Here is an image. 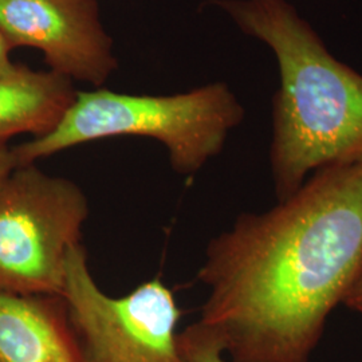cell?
<instances>
[{"label":"cell","mask_w":362,"mask_h":362,"mask_svg":"<svg viewBox=\"0 0 362 362\" xmlns=\"http://www.w3.org/2000/svg\"><path fill=\"white\" fill-rule=\"evenodd\" d=\"M362 263V163L318 169L212 238L199 321L233 362H310Z\"/></svg>","instance_id":"obj_1"},{"label":"cell","mask_w":362,"mask_h":362,"mask_svg":"<svg viewBox=\"0 0 362 362\" xmlns=\"http://www.w3.org/2000/svg\"><path fill=\"white\" fill-rule=\"evenodd\" d=\"M219 6L278 61L270 149L278 202L297 192L310 172L362 163L361 74L338 61L286 0H221Z\"/></svg>","instance_id":"obj_2"},{"label":"cell","mask_w":362,"mask_h":362,"mask_svg":"<svg viewBox=\"0 0 362 362\" xmlns=\"http://www.w3.org/2000/svg\"><path fill=\"white\" fill-rule=\"evenodd\" d=\"M243 118V105L224 82L169 95L77 91L55 129L13 146V152L18 165H27L82 144L139 136L161 144L177 175L194 176L219 155Z\"/></svg>","instance_id":"obj_3"},{"label":"cell","mask_w":362,"mask_h":362,"mask_svg":"<svg viewBox=\"0 0 362 362\" xmlns=\"http://www.w3.org/2000/svg\"><path fill=\"white\" fill-rule=\"evenodd\" d=\"M88 218L76 181L37 164L13 169L0 184V293L62 296L67 257Z\"/></svg>","instance_id":"obj_4"},{"label":"cell","mask_w":362,"mask_h":362,"mask_svg":"<svg viewBox=\"0 0 362 362\" xmlns=\"http://www.w3.org/2000/svg\"><path fill=\"white\" fill-rule=\"evenodd\" d=\"M62 297L85 361L184 362L177 344L181 310L161 279L110 297L97 285L81 243L69 252Z\"/></svg>","instance_id":"obj_5"},{"label":"cell","mask_w":362,"mask_h":362,"mask_svg":"<svg viewBox=\"0 0 362 362\" xmlns=\"http://www.w3.org/2000/svg\"><path fill=\"white\" fill-rule=\"evenodd\" d=\"M0 33L45 55L52 71L100 88L117 69L95 0H0Z\"/></svg>","instance_id":"obj_6"},{"label":"cell","mask_w":362,"mask_h":362,"mask_svg":"<svg viewBox=\"0 0 362 362\" xmlns=\"http://www.w3.org/2000/svg\"><path fill=\"white\" fill-rule=\"evenodd\" d=\"M0 362H86L62 296L0 293Z\"/></svg>","instance_id":"obj_7"},{"label":"cell","mask_w":362,"mask_h":362,"mask_svg":"<svg viewBox=\"0 0 362 362\" xmlns=\"http://www.w3.org/2000/svg\"><path fill=\"white\" fill-rule=\"evenodd\" d=\"M77 90L71 79L15 65L0 73V145L15 136L42 137L58 127Z\"/></svg>","instance_id":"obj_8"},{"label":"cell","mask_w":362,"mask_h":362,"mask_svg":"<svg viewBox=\"0 0 362 362\" xmlns=\"http://www.w3.org/2000/svg\"><path fill=\"white\" fill-rule=\"evenodd\" d=\"M177 344L184 362H227L219 337L200 321L179 333Z\"/></svg>","instance_id":"obj_9"},{"label":"cell","mask_w":362,"mask_h":362,"mask_svg":"<svg viewBox=\"0 0 362 362\" xmlns=\"http://www.w3.org/2000/svg\"><path fill=\"white\" fill-rule=\"evenodd\" d=\"M342 303L351 310L358 311L362 314V263L344 297Z\"/></svg>","instance_id":"obj_10"},{"label":"cell","mask_w":362,"mask_h":362,"mask_svg":"<svg viewBox=\"0 0 362 362\" xmlns=\"http://www.w3.org/2000/svg\"><path fill=\"white\" fill-rule=\"evenodd\" d=\"M18 167L13 148L7 144L0 145V184L8 177V175Z\"/></svg>","instance_id":"obj_11"},{"label":"cell","mask_w":362,"mask_h":362,"mask_svg":"<svg viewBox=\"0 0 362 362\" xmlns=\"http://www.w3.org/2000/svg\"><path fill=\"white\" fill-rule=\"evenodd\" d=\"M11 50H13V46L0 33V73L10 69L13 65V62L11 61Z\"/></svg>","instance_id":"obj_12"}]
</instances>
